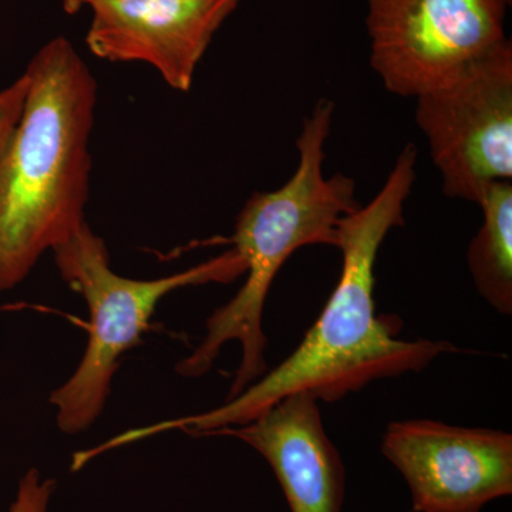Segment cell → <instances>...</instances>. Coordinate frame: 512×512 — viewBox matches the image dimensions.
<instances>
[{"label": "cell", "mask_w": 512, "mask_h": 512, "mask_svg": "<svg viewBox=\"0 0 512 512\" xmlns=\"http://www.w3.org/2000/svg\"><path fill=\"white\" fill-rule=\"evenodd\" d=\"M53 252L60 275L86 299L90 312L89 343L82 362L49 399L56 406L60 430L67 434L86 430L99 417L120 356L141 342L165 295L187 286L228 284L247 271L241 254L232 248L164 278H124L111 269L109 249L87 222Z\"/></svg>", "instance_id": "cell-4"}, {"label": "cell", "mask_w": 512, "mask_h": 512, "mask_svg": "<svg viewBox=\"0 0 512 512\" xmlns=\"http://www.w3.org/2000/svg\"><path fill=\"white\" fill-rule=\"evenodd\" d=\"M416 101L417 126L447 197L480 205L495 183L512 180L510 40Z\"/></svg>", "instance_id": "cell-5"}, {"label": "cell", "mask_w": 512, "mask_h": 512, "mask_svg": "<svg viewBox=\"0 0 512 512\" xmlns=\"http://www.w3.org/2000/svg\"><path fill=\"white\" fill-rule=\"evenodd\" d=\"M483 224L468 248V268L485 301L512 313V183H495L480 202Z\"/></svg>", "instance_id": "cell-10"}, {"label": "cell", "mask_w": 512, "mask_h": 512, "mask_svg": "<svg viewBox=\"0 0 512 512\" xmlns=\"http://www.w3.org/2000/svg\"><path fill=\"white\" fill-rule=\"evenodd\" d=\"M333 110L328 99L316 103L296 140L295 173L278 190L255 192L245 202L235 222L232 244L247 265V281L227 305L212 313L200 346L177 365L181 376L205 375L222 346L237 340L242 360L228 400L266 373L268 340L262 330V313L276 274L302 247H338L340 220L359 207L355 181L342 174L326 177L323 170Z\"/></svg>", "instance_id": "cell-3"}, {"label": "cell", "mask_w": 512, "mask_h": 512, "mask_svg": "<svg viewBox=\"0 0 512 512\" xmlns=\"http://www.w3.org/2000/svg\"><path fill=\"white\" fill-rule=\"evenodd\" d=\"M18 123L0 148V291L86 220L97 82L66 37L45 43L25 72Z\"/></svg>", "instance_id": "cell-2"}, {"label": "cell", "mask_w": 512, "mask_h": 512, "mask_svg": "<svg viewBox=\"0 0 512 512\" xmlns=\"http://www.w3.org/2000/svg\"><path fill=\"white\" fill-rule=\"evenodd\" d=\"M510 5L511 0H367L370 64L387 92L416 99L504 43Z\"/></svg>", "instance_id": "cell-6"}, {"label": "cell", "mask_w": 512, "mask_h": 512, "mask_svg": "<svg viewBox=\"0 0 512 512\" xmlns=\"http://www.w3.org/2000/svg\"><path fill=\"white\" fill-rule=\"evenodd\" d=\"M241 0H92L86 43L111 63H146L188 92L215 33Z\"/></svg>", "instance_id": "cell-8"}, {"label": "cell", "mask_w": 512, "mask_h": 512, "mask_svg": "<svg viewBox=\"0 0 512 512\" xmlns=\"http://www.w3.org/2000/svg\"><path fill=\"white\" fill-rule=\"evenodd\" d=\"M26 92L28 79L23 73L8 86L0 89V148L18 123L25 104Z\"/></svg>", "instance_id": "cell-12"}, {"label": "cell", "mask_w": 512, "mask_h": 512, "mask_svg": "<svg viewBox=\"0 0 512 512\" xmlns=\"http://www.w3.org/2000/svg\"><path fill=\"white\" fill-rule=\"evenodd\" d=\"M55 490V480H43L39 471L32 468L20 480L18 494L10 505V512H49Z\"/></svg>", "instance_id": "cell-11"}, {"label": "cell", "mask_w": 512, "mask_h": 512, "mask_svg": "<svg viewBox=\"0 0 512 512\" xmlns=\"http://www.w3.org/2000/svg\"><path fill=\"white\" fill-rule=\"evenodd\" d=\"M416 167V147L407 144L375 198L340 220L338 285L288 359L218 409L130 430V439L174 429L211 436L249 423L292 394L338 402L375 380L420 372L444 353L457 352L446 340L399 339L397 319L376 315L377 255L387 234L404 225V205L416 183Z\"/></svg>", "instance_id": "cell-1"}, {"label": "cell", "mask_w": 512, "mask_h": 512, "mask_svg": "<svg viewBox=\"0 0 512 512\" xmlns=\"http://www.w3.org/2000/svg\"><path fill=\"white\" fill-rule=\"evenodd\" d=\"M59 2L62 3L64 12L74 15V13L80 12L83 8H87L92 0H59Z\"/></svg>", "instance_id": "cell-13"}, {"label": "cell", "mask_w": 512, "mask_h": 512, "mask_svg": "<svg viewBox=\"0 0 512 512\" xmlns=\"http://www.w3.org/2000/svg\"><path fill=\"white\" fill-rule=\"evenodd\" d=\"M215 434L244 441L265 458L291 512H342L345 464L311 394H292L249 423Z\"/></svg>", "instance_id": "cell-9"}, {"label": "cell", "mask_w": 512, "mask_h": 512, "mask_svg": "<svg viewBox=\"0 0 512 512\" xmlns=\"http://www.w3.org/2000/svg\"><path fill=\"white\" fill-rule=\"evenodd\" d=\"M382 451L409 485L414 512H481L512 494V434L505 431L396 421Z\"/></svg>", "instance_id": "cell-7"}]
</instances>
